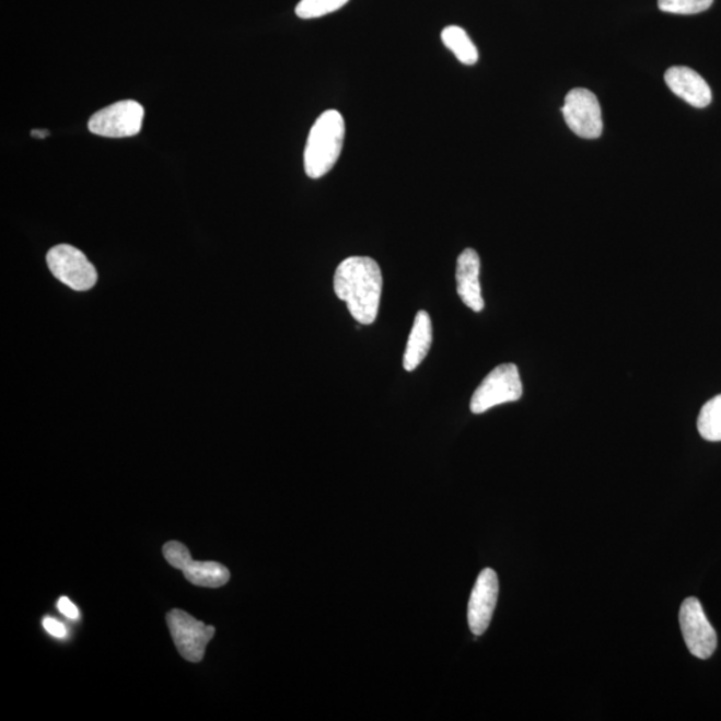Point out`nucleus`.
Instances as JSON below:
<instances>
[{
	"label": "nucleus",
	"instance_id": "nucleus-1",
	"mask_svg": "<svg viewBox=\"0 0 721 721\" xmlns=\"http://www.w3.org/2000/svg\"><path fill=\"white\" fill-rule=\"evenodd\" d=\"M335 293L347 302L351 316L361 325H372L377 318L383 272L371 257H349L338 265Z\"/></svg>",
	"mask_w": 721,
	"mask_h": 721
},
{
	"label": "nucleus",
	"instance_id": "nucleus-2",
	"mask_svg": "<svg viewBox=\"0 0 721 721\" xmlns=\"http://www.w3.org/2000/svg\"><path fill=\"white\" fill-rule=\"evenodd\" d=\"M345 120L341 113L326 111L309 132L304 163L312 179L324 177L335 167L344 148Z\"/></svg>",
	"mask_w": 721,
	"mask_h": 721
},
{
	"label": "nucleus",
	"instance_id": "nucleus-3",
	"mask_svg": "<svg viewBox=\"0 0 721 721\" xmlns=\"http://www.w3.org/2000/svg\"><path fill=\"white\" fill-rule=\"evenodd\" d=\"M523 383L514 363H502L484 379L470 399L472 414L481 415L497 405L519 402Z\"/></svg>",
	"mask_w": 721,
	"mask_h": 721
},
{
	"label": "nucleus",
	"instance_id": "nucleus-4",
	"mask_svg": "<svg viewBox=\"0 0 721 721\" xmlns=\"http://www.w3.org/2000/svg\"><path fill=\"white\" fill-rule=\"evenodd\" d=\"M144 108L137 101H119L96 112L89 120V130L105 138L135 137L142 129Z\"/></svg>",
	"mask_w": 721,
	"mask_h": 721
},
{
	"label": "nucleus",
	"instance_id": "nucleus-5",
	"mask_svg": "<svg viewBox=\"0 0 721 721\" xmlns=\"http://www.w3.org/2000/svg\"><path fill=\"white\" fill-rule=\"evenodd\" d=\"M48 269L60 282L77 292H86L94 287L98 275L93 264L77 247L58 245L47 253Z\"/></svg>",
	"mask_w": 721,
	"mask_h": 721
},
{
	"label": "nucleus",
	"instance_id": "nucleus-6",
	"mask_svg": "<svg viewBox=\"0 0 721 721\" xmlns=\"http://www.w3.org/2000/svg\"><path fill=\"white\" fill-rule=\"evenodd\" d=\"M170 633L181 656L187 662L199 663L205 656L206 647L213 639L216 628L206 626L202 621L181 609H173L167 614Z\"/></svg>",
	"mask_w": 721,
	"mask_h": 721
},
{
	"label": "nucleus",
	"instance_id": "nucleus-7",
	"mask_svg": "<svg viewBox=\"0 0 721 721\" xmlns=\"http://www.w3.org/2000/svg\"><path fill=\"white\" fill-rule=\"evenodd\" d=\"M563 119L575 136L595 139L602 136V107L597 96L586 89H573L561 107Z\"/></svg>",
	"mask_w": 721,
	"mask_h": 721
},
{
	"label": "nucleus",
	"instance_id": "nucleus-8",
	"mask_svg": "<svg viewBox=\"0 0 721 721\" xmlns=\"http://www.w3.org/2000/svg\"><path fill=\"white\" fill-rule=\"evenodd\" d=\"M163 556L170 566L184 572L185 579L194 585L220 588L230 580V572L225 566L214 561H194L190 550L178 542L165 544Z\"/></svg>",
	"mask_w": 721,
	"mask_h": 721
},
{
	"label": "nucleus",
	"instance_id": "nucleus-9",
	"mask_svg": "<svg viewBox=\"0 0 721 721\" xmlns=\"http://www.w3.org/2000/svg\"><path fill=\"white\" fill-rule=\"evenodd\" d=\"M678 621L689 652L701 660L710 659L717 650L718 636L698 598L688 597L682 604Z\"/></svg>",
	"mask_w": 721,
	"mask_h": 721
},
{
	"label": "nucleus",
	"instance_id": "nucleus-10",
	"mask_svg": "<svg viewBox=\"0 0 721 721\" xmlns=\"http://www.w3.org/2000/svg\"><path fill=\"white\" fill-rule=\"evenodd\" d=\"M499 591V578L493 569H484L478 574L468 605V623L470 631L476 636L487 631L492 621Z\"/></svg>",
	"mask_w": 721,
	"mask_h": 721
},
{
	"label": "nucleus",
	"instance_id": "nucleus-11",
	"mask_svg": "<svg viewBox=\"0 0 721 721\" xmlns=\"http://www.w3.org/2000/svg\"><path fill=\"white\" fill-rule=\"evenodd\" d=\"M664 80L672 93L689 103L690 106L705 108L712 101L710 86L705 78L693 69L675 66V68L666 70Z\"/></svg>",
	"mask_w": 721,
	"mask_h": 721
},
{
	"label": "nucleus",
	"instance_id": "nucleus-12",
	"mask_svg": "<svg viewBox=\"0 0 721 721\" xmlns=\"http://www.w3.org/2000/svg\"><path fill=\"white\" fill-rule=\"evenodd\" d=\"M480 257L474 248H466L457 259V293L466 306L482 312L484 300L480 284Z\"/></svg>",
	"mask_w": 721,
	"mask_h": 721
},
{
	"label": "nucleus",
	"instance_id": "nucleus-13",
	"mask_svg": "<svg viewBox=\"0 0 721 721\" xmlns=\"http://www.w3.org/2000/svg\"><path fill=\"white\" fill-rule=\"evenodd\" d=\"M432 342V321H430L427 312H418L414 327H411L408 344H406L404 356V368L406 372H414L426 360Z\"/></svg>",
	"mask_w": 721,
	"mask_h": 721
},
{
	"label": "nucleus",
	"instance_id": "nucleus-14",
	"mask_svg": "<svg viewBox=\"0 0 721 721\" xmlns=\"http://www.w3.org/2000/svg\"><path fill=\"white\" fill-rule=\"evenodd\" d=\"M441 40L454 54L460 62L466 66L477 63L478 51L465 30L458 26H447L442 30Z\"/></svg>",
	"mask_w": 721,
	"mask_h": 721
},
{
	"label": "nucleus",
	"instance_id": "nucleus-15",
	"mask_svg": "<svg viewBox=\"0 0 721 721\" xmlns=\"http://www.w3.org/2000/svg\"><path fill=\"white\" fill-rule=\"evenodd\" d=\"M698 429L702 439L712 442L721 441V395L702 406Z\"/></svg>",
	"mask_w": 721,
	"mask_h": 721
},
{
	"label": "nucleus",
	"instance_id": "nucleus-16",
	"mask_svg": "<svg viewBox=\"0 0 721 721\" xmlns=\"http://www.w3.org/2000/svg\"><path fill=\"white\" fill-rule=\"evenodd\" d=\"M349 0H301L295 8L296 16L301 20H316L342 9Z\"/></svg>",
	"mask_w": 721,
	"mask_h": 721
},
{
	"label": "nucleus",
	"instance_id": "nucleus-17",
	"mask_svg": "<svg viewBox=\"0 0 721 721\" xmlns=\"http://www.w3.org/2000/svg\"><path fill=\"white\" fill-rule=\"evenodd\" d=\"M713 0H658L659 9L668 14L694 15L711 8Z\"/></svg>",
	"mask_w": 721,
	"mask_h": 721
},
{
	"label": "nucleus",
	"instance_id": "nucleus-18",
	"mask_svg": "<svg viewBox=\"0 0 721 721\" xmlns=\"http://www.w3.org/2000/svg\"><path fill=\"white\" fill-rule=\"evenodd\" d=\"M44 627L54 638L63 639L66 633H68L63 624L53 619V617H45Z\"/></svg>",
	"mask_w": 721,
	"mask_h": 721
},
{
	"label": "nucleus",
	"instance_id": "nucleus-19",
	"mask_svg": "<svg viewBox=\"0 0 721 721\" xmlns=\"http://www.w3.org/2000/svg\"><path fill=\"white\" fill-rule=\"evenodd\" d=\"M58 608L69 619L77 620L80 617V610H78L74 603H71L68 597L59 598Z\"/></svg>",
	"mask_w": 721,
	"mask_h": 721
},
{
	"label": "nucleus",
	"instance_id": "nucleus-20",
	"mask_svg": "<svg viewBox=\"0 0 721 721\" xmlns=\"http://www.w3.org/2000/svg\"><path fill=\"white\" fill-rule=\"evenodd\" d=\"M32 136L34 138H46L47 136H50V132L47 130H33Z\"/></svg>",
	"mask_w": 721,
	"mask_h": 721
}]
</instances>
